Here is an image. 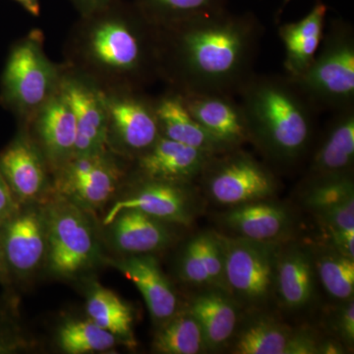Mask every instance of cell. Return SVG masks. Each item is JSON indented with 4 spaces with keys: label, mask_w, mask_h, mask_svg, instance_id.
<instances>
[{
    "label": "cell",
    "mask_w": 354,
    "mask_h": 354,
    "mask_svg": "<svg viewBox=\"0 0 354 354\" xmlns=\"http://www.w3.org/2000/svg\"><path fill=\"white\" fill-rule=\"evenodd\" d=\"M264 35L255 14L227 7L156 27L160 80L181 94L237 95L255 73Z\"/></svg>",
    "instance_id": "1"
},
{
    "label": "cell",
    "mask_w": 354,
    "mask_h": 354,
    "mask_svg": "<svg viewBox=\"0 0 354 354\" xmlns=\"http://www.w3.org/2000/svg\"><path fill=\"white\" fill-rule=\"evenodd\" d=\"M64 57L67 68L104 92L144 91L160 80L156 27L125 0L80 16L67 38Z\"/></svg>",
    "instance_id": "2"
},
{
    "label": "cell",
    "mask_w": 354,
    "mask_h": 354,
    "mask_svg": "<svg viewBox=\"0 0 354 354\" xmlns=\"http://www.w3.org/2000/svg\"><path fill=\"white\" fill-rule=\"evenodd\" d=\"M250 143L279 169H292L311 151L315 109L288 76L254 73L239 91Z\"/></svg>",
    "instance_id": "3"
},
{
    "label": "cell",
    "mask_w": 354,
    "mask_h": 354,
    "mask_svg": "<svg viewBox=\"0 0 354 354\" xmlns=\"http://www.w3.org/2000/svg\"><path fill=\"white\" fill-rule=\"evenodd\" d=\"M64 68L46 55L44 32L32 29L9 50L0 79V104L20 125L29 124L57 92Z\"/></svg>",
    "instance_id": "4"
},
{
    "label": "cell",
    "mask_w": 354,
    "mask_h": 354,
    "mask_svg": "<svg viewBox=\"0 0 354 354\" xmlns=\"http://www.w3.org/2000/svg\"><path fill=\"white\" fill-rule=\"evenodd\" d=\"M288 78L317 113L354 106L353 25L330 21L314 62L299 76Z\"/></svg>",
    "instance_id": "5"
},
{
    "label": "cell",
    "mask_w": 354,
    "mask_h": 354,
    "mask_svg": "<svg viewBox=\"0 0 354 354\" xmlns=\"http://www.w3.org/2000/svg\"><path fill=\"white\" fill-rule=\"evenodd\" d=\"M44 205L48 271L62 279H72L88 271L100 258L99 237L91 212L55 194Z\"/></svg>",
    "instance_id": "6"
},
{
    "label": "cell",
    "mask_w": 354,
    "mask_h": 354,
    "mask_svg": "<svg viewBox=\"0 0 354 354\" xmlns=\"http://www.w3.org/2000/svg\"><path fill=\"white\" fill-rule=\"evenodd\" d=\"M225 290L244 308H262L274 297L281 243L221 234Z\"/></svg>",
    "instance_id": "7"
},
{
    "label": "cell",
    "mask_w": 354,
    "mask_h": 354,
    "mask_svg": "<svg viewBox=\"0 0 354 354\" xmlns=\"http://www.w3.org/2000/svg\"><path fill=\"white\" fill-rule=\"evenodd\" d=\"M199 179L209 199L227 207L271 199L279 188L271 167L241 148L213 156Z\"/></svg>",
    "instance_id": "8"
},
{
    "label": "cell",
    "mask_w": 354,
    "mask_h": 354,
    "mask_svg": "<svg viewBox=\"0 0 354 354\" xmlns=\"http://www.w3.org/2000/svg\"><path fill=\"white\" fill-rule=\"evenodd\" d=\"M124 158L108 150L76 156L53 174V194L87 211L102 208L125 177Z\"/></svg>",
    "instance_id": "9"
},
{
    "label": "cell",
    "mask_w": 354,
    "mask_h": 354,
    "mask_svg": "<svg viewBox=\"0 0 354 354\" xmlns=\"http://www.w3.org/2000/svg\"><path fill=\"white\" fill-rule=\"evenodd\" d=\"M106 146L118 157L134 160L148 151L160 135L153 97L143 90L108 91Z\"/></svg>",
    "instance_id": "10"
},
{
    "label": "cell",
    "mask_w": 354,
    "mask_h": 354,
    "mask_svg": "<svg viewBox=\"0 0 354 354\" xmlns=\"http://www.w3.org/2000/svg\"><path fill=\"white\" fill-rule=\"evenodd\" d=\"M200 195L193 183H171L137 178L127 196L113 203L104 216L108 225L120 211L137 209L171 225H188L201 209Z\"/></svg>",
    "instance_id": "11"
},
{
    "label": "cell",
    "mask_w": 354,
    "mask_h": 354,
    "mask_svg": "<svg viewBox=\"0 0 354 354\" xmlns=\"http://www.w3.org/2000/svg\"><path fill=\"white\" fill-rule=\"evenodd\" d=\"M0 169L20 206L44 203L53 194V174L26 125L0 152Z\"/></svg>",
    "instance_id": "12"
},
{
    "label": "cell",
    "mask_w": 354,
    "mask_h": 354,
    "mask_svg": "<svg viewBox=\"0 0 354 354\" xmlns=\"http://www.w3.org/2000/svg\"><path fill=\"white\" fill-rule=\"evenodd\" d=\"M0 239L12 283L25 279L46 263L48 227L44 203L22 205L0 228Z\"/></svg>",
    "instance_id": "13"
},
{
    "label": "cell",
    "mask_w": 354,
    "mask_h": 354,
    "mask_svg": "<svg viewBox=\"0 0 354 354\" xmlns=\"http://www.w3.org/2000/svg\"><path fill=\"white\" fill-rule=\"evenodd\" d=\"M59 88L75 118L77 139L74 157L108 150V106L104 91L90 79L66 66Z\"/></svg>",
    "instance_id": "14"
},
{
    "label": "cell",
    "mask_w": 354,
    "mask_h": 354,
    "mask_svg": "<svg viewBox=\"0 0 354 354\" xmlns=\"http://www.w3.org/2000/svg\"><path fill=\"white\" fill-rule=\"evenodd\" d=\"M26 127L44 153L51 174L75 155V118L60 88Z\"/></svg>",
    "instance_id": "15"
},
{
    "label": "cell",
    "mask_w": 354,
    "mask_h": 354,
    "mask_svg": "<svg viewBox=\"0 0 354 354\" xmlns=\"http://www.w3.org/2000/svg\"><path fill=\"white\" fill-rule=\"evenodd\" d=\"M218 218L232 236L270 243H281L295 227L290 209L272 198L228 207Z\"/></svg>",
    "instance_id": "16"
},
{
    "label": "cell",
    "mask_w": 354,
    "mask_h": 354,
    "mask_svg": "<svg viewBox=\"0 0 354 354\" xmlns=\"http://www.w3.org/2000/svg\"><path fill=\"white\" fill-rule=\"evenodd\" d=\"M215 155L160 136L148 151L135 158L137 178L193 183Z\"/></svg>",
    "instance_id": "17"
},
{
    "label": "cell",
    "mask_w": 354,
    "mask_h": 354,
    "mask_svg": "<svg viewBox=\"0 0 354 354\" xmlns=\"http://www.w3.org/2000/svg\"><path fill=\"white\" fill-rule=\"evenodd\" d=\"M186 108L214 138L228 150L250 143L245 114L234 95L221 94H181Z\"/></svg>",
    "instance_id": "18"
},
{
    "label": "cell",
    "mask_w": 354,
    "mask_h": 354,
    "mask_svg": "<svg viewBox=\"0 0 354 354\" xmlns=\"http://www.w3.org/2000/svg\"><path fill=\"white\" fill-rule=\"evenodd\" d=\"M354 106L333 113L310 158L304 179L353 176Z\"/></svg>",
    "instance_id": "19"
},
{
    "label": "cell",
    "mask_w": 354,
    "mask_h": 354,
    "mask_svg": "<svg viewBox=\"0 0 354 354\" xmlns=\"http://www.w3.org/2000/svg\"><path fill=\"white\" fill-rule=\"evenodd\" d=\"M111 264L136 286L158 325L176 313L179 305L176 290L153 254L127 255Z\"/></svg>",
    "instance_id": "20"
},
{
    "label": "cell",
    "mask_w": 354,
    "mask_h": 354,
    "mask_svg": "<svg viewBox=\"0 0 354 354\" xmlns=\"http://www.w3.org/2000/svg\"><path fill=\"white\" fill-rule=\"evenodd\" d=\"M316 279L311 249L297 243H281L274 283V297L279 304L291 311L308 306L315 295Z\"/></svg>",
    "instance_id": "21"
},
{
    "label": "cell",
    "mask_w": 354,
    "mask_h": 354,
    "mask_svg": "<svg viewBox=\"0 0 354 354\" xmlns=\"http://www.w3.org/2000/svg\"><path fill=\"white\" fill-rule=\"evenodd\" d=\"M171 223L137 209H122L108 225L114 248L127 255L164 250L174 239Z\"/></svg>",
    "instance_id": "22"
},
{
    "label": "cell",
    "mask_w": 354,
    "mask_h": 354,
    "mask_svg": "<svg viewBox=\"0 0 354 354\" xmlns=\"http://www.w3.org/2000/svg\"><path fill=\"white\" fill-rule=\"evenodd\" d=\"M241 308L221 288H205L190 300L187 309L201 327L207 351H218L230 344L239 329Z\"/></svg>",
    "instance_id": "23"
},
{
    "label": "cell",
    "mask_w": 354,
    "mask_h": 354,
    "mask_svg": "<svg viewBox=\"0 0 354 354\" xmlns=\"http://www.w3.org/2000/svg\"><path fill=\"white\" fill-rule=\"evenodd\" d=\"M176 274L188 285L225 290L221 234L207 230L191 237L177 257Z\"/></svg>",
    "instance_id": "24"
},
{
    "label": "cell",
    "mask_w": 354,
    "mask_h": 354,
    "mask_svg": "<svg viewBox=\"0 0 354 354\" xmlns=\"http://www.w3.org/2000/svg\"><path fill=\"white\" fill-rule=\"evenodd\" d=\"M327 13V4L316 0L304 18L279 26V36L285 46L286 76H299L314 62L325 34Z\"/></svg>",
    "instance_id": "25"
},
{
    "label": "cell",
    "mask_w": 354,
    "mask_h": 354,
    "mask_svg": "<svg viewBox=\"0 0 354 354\" xmlns=\"http://www.w3.org/2000/svg\"><path fill=\"white\" fill-rule=\"evenodd\" d=\"M153 104L162 137L211 155H220L230 151L200 125L176 91L169 88L165 94L153 97Z\"/></svg>",
    "instance_id": "26"
},
{
    "label": "cell",
    "mask_w": 354,
    "mask_h": 354,
    "mask_svg": "<svg viewBox=\"0 0 354 354\" xmlns=\"http://www.w3.org/2000/svg\"><path fill=\"white\" fill-rule=\"evenodd\" d=\"M86 312L88 319L115 335L121 344L134 346L131 307L113 291L95 285L88 295Z\"/></svg>",
    "instance_id": "27"
},
{
    "label": "cell",
    "mask_w": 354,
    "mask_h": 354,
    "mask_svg": "<svg viewBox=\"0 0 354 354\" xmlns=\"http://www.w3.org/2000/svg\"><path fill=\"white\" fill-rule=\"evenodd\" d=\"M156 353L198 354L207 351L201 327L187 309L179 308L169 320L160 324L153 341Z\"/></svg>",
    "instance_id": "28"
},
{
    "label": "cell",
    "mask_w": 354,
    "mask_h": 354,
    "mask_svg": "<svg viewBox=\"0 0 354 354\" xmlns=\"http://www.w3.org/2000/svg\"><path fill=\"white\" fill-rule=\"evenodd\" d=\"M292 329L270 316L255 317L235 333L232 353L283 354Z\"/></svg>",
    "instance_id": "29"
},
{
    "label": "cell",
    "mask_w": 354,
    "mask_h": 354,
    "mask_svg": "<svg viewBox=\"0 0 354 354\" xmlns=\"http://www.w3.org/2000/svg\"><path fill=\"white\" fill-rule=\"evenodd\" d=\"M317 279L328 295L339 301L353 298L354 259L342 255L330 245L312 251Z\"/></svg>",
    "instance_id": "30"
},
{
    "label": "cell",
    "mask_w": 354,
    "mask_h": 354,
    "mask_svg": "<svg viewBox=\"0 0 354 354\" xmlns=\"http://www.w3.org/2000/svg\"><path fill=\"white\" fill-rule=\"evenodd\" d=\"M147 20L162 27L227 8V0H134Z\"/></svg>",
    "instance_id": "31"
},
{
    "label": "cell",
    "mask_w": 354,
    "mask_h": 354,
    "mask_svg": "<svg viewBox=\"0 0 354 354\" xmlns=\"http://www.w3.org/2000/svg\"><path fill=\"white\" fill-rule=\"evenodd\" d=\"M57 342L62 351L69 354L104 353L121 344L115 335L91 319L64 323L58 330Z\"/></svg>",
    "instance_id": "32"
},
{
    "label": "cell",
    "mask_w": 354,
    "mask_h": 354,
    "mask_svg": "<svg viewBox=\"0 0 354 354\" xmlns=\"http://www.w3.org/2000/svg\"><path fill=\"white\" fill-rule=\"evenodd\" d=\"M354 198L353 176L304 179L300 199L315 216Z\"/></svg>",
    "instance_id": "33"
},
{
    "label": "cell",
    "mask_w": 354,
    "mask_h": 354,
    "mask_svg": "<svg viewBox=\"0 0 354 354\" xmlns=\"http://www.w3.org/2000/svg\"><path fill=\"white\" fill-rule=\"evenodd\" d=\"M315 218L326 232L354 230V198Z\"/></svg>",
    "instance_id": "34"
},
{
    "label": "cell",
    "mask_w": 354,
    "mask_h": 354,
    "mask_svg": "<svg viewBox=\"0 0 354 354\" xmlns=\"http://www.w3.org/2000/svg\"><path fill=\"white\" fill-rule=\"evenodd\" d=\"M335 339H339L351 349L354 344V301L353 298L342 301L339 308L335 310L332 320Z\"/></svg>",
    "instance_id": "35"
},
{
    "label": "cell",
    "mask_w": 354,
    "mask_h": 354,
    "mask_svg": "<svg viewBox=\"0 0 354 354\" xmlns=\"http://www.w3.org/2000/svg\"><path fill=\"white\" fill-rule=\"evenodd\" d=\"M321 341L311 329L292 330L283 354H318Z\"/></svg>",
    "instance_id": "36"
},
{
    "label": "cell",
    "mask_w": 354,
    "mask_h": 354,
    "mask_svg": "<svg viewBox=\"0 0 354 354\" xmlns=\"http://www.w3.org/2000/svg\"><path fill=\"white\" fill-rule=\"evenodd\" d=\"M26 341L22 335L0 314V354L15 353L24 349Z\"/></svg>",
    "instance_id": "37"
},
{
    "label": "cell",
    "mask_w": 354,
    "mask_h": 354,
    "mask_svg": "<svg viewBox=\"0 0 354 354\" xmlns=\"http://www.w3.org/2000/svg\"><path fill=\"white\" fill-rule=\"evenodd\" d=\"M19 208V203L16 201L12 191L0 169V228L17 213Z\"/></svg>",
    "instance_id": "38"
},
{
    "label": "cell",
    "mask_w": 354,
    "mask_h": 354,
    "mask_svg": "<svg viewBox=\"0 0 354 354\" xmlns=\"http://www.w3.org/2000/svg\"><path fill=\"white\" fill-rule=\"evenodd\" d=\"M328 245L339 251L342 255L354 259V230H342V232H329Z\"/></svg>",
    "instance_id": "39"
},
{
    "label": "cell",
    "mask_w": 354,
    "mask_h": 354,
    "mask_svg": "<svg viewBox=\"0 0 354 354\" xmlns=\"http://www.w3.org/2000/svg\"><path fill=\"white\" fill-rule=\"evenodd\" d=\"M80 16L88 15L108 6L113 0H69Z\"/></svg>",
    "instance_id": "40"
},
{
    "label": "cell",
    "mask_w": 354,
    "mask_h": 354,
    "mask_svg": "<svg viewBox=\"0 0 354 354\" xmlns=\"http://www.w3.org/2000/svg\"><path fill=\"white\" fill-rule=\"evenodd\" d=\"M346 346L335 337L322 339L319 346L318 354H342L346 353Z\"/></svg>",
    "instance_id": "41"
},
{
    "label": "cell",
    "mask_w": 354,
    "mask_h": 354,
    "mask_svg": "<svg viewBox=\"0 0 354 354\" xmlns=\"http://www.w3.org/2000/svg\"><path fill=\"white\" fill-rule=\"evenodd\" d=\"M0 285L4 288H10L12 285L10 274L7 268L6 258H4L3 248H2L1 239H0Z\"/></svg>",
    "instance_id": "42"
},
{
    "label": "cell",
    "mask_w": 354,
    "mask_h": 354,
    "mask_svg": "<svg viewBox=\"0 0 354 354\" xmlns=\"http://www.w3.org/2000/svg\"><path fill=\"white\" fill-rule=\"evenodd\" d=\"M24 8L25 11L31 14L34 17L41 15V2L39 0H14Z\"/></svg>",
    "instance_id": "43"
},
{
    "label": "cell",
    "mask_w": 354,
    "mask_h": 354,
    "mask_svg": "<svg viewBox=\"0 0 354 354\" xmlns=\"http://www.w3.org/2000/svg\"><path fill=\"white\" fill-rule=\"evenodd\" d=\"M291 1V0H283V6H281V8H279V14L281 12V11L283 10V8H285V7L286 6H288V3H290V2Z\"/></svg>",
    "instance_id": "44"
}]
</instances>
